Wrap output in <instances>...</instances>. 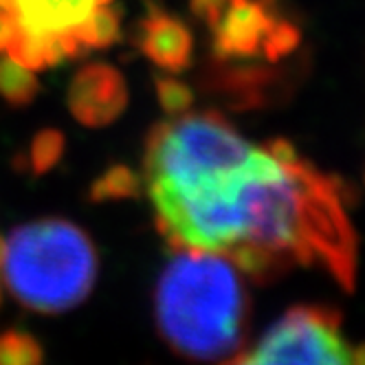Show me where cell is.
<instances>
[{
	"instance_id": "1",
	"label": "cell",
	"mask_w": 365,
	"mask_h": 365,
	"mask_svg": "<svg viewBox=\"0 0 365 365\" xmlns=\"http://www.w3.org/2000/svg\"><path fill=\"white\" fill-rule=\"evenodd\" d=\"M168 210L192 247L255 279L324 267L348 289L354 284L356 233L346 190L286 139L253 148L242 163L172 198Z\"/></svg>"
},
{
	"instance_id": "2",
	"label": "cell",
	"mask_w": 365,
	"mask_h": 365,
	"mask_svg": "<svg viewBox=\"0 0 365 365\" xmlns=\"http://www.w3.org/2000/svg\"><path fill=\"white\" fill-rule=\"evenodd\" d=\"M247 315L240 271L222 255L178 249L156 282V326L185 359L218 363L231 356L242 344Z\"/></svg>"
},
{
	"instance_id": "3",
	"label": "cell",
	"mask_w": 365,
	"mask_h": 365,
	"mask_svg": "<svg viewBox=\"0 0 365 365\" xmlns=\"http://www.w3.org/2000/svg\"><path fill=\"white\" fill-rule=\"evenodd\" d=\"M97 273L93 240L68 220L44 218L3 236L0 289L29 310L53 315L80 306L91 295Z\"/></svg>"
},
{
	"instance_id": "4",
	"label": "cell",
	"mask_w": 365,
	"mask_h": 365,
	"mask_svg": "<svg viewBox=\"0 0 365 365\" xmlns=\"http://www.w3.org/2000/svg\"><path fill=\"white\" fill-rule=\"evenodd\" d=\"M218 365H363L341 315L322 306H297Z\"/></svg>"
},
{
	"instance_id": "5",
	"label": "cell",
	"mask_w": 365,
	"mask_h": 365,
	"mask_svg": "<svg viewBox=\"0 0 365 365\" xmlns=\"http://www.w3.org/2000/svg\"><path fill=\"white\" fill-rule=\"evenodd\" d=\"M284 77L269 66H259L247 60H212L200 75L198 86L222 101L229 110H255L267 106L277 97Z\"/></svg>"
},
{
	"instance_id": "6",
	"label": "cell",
	"mask_w": 365,
	"mask_h": 365,
	"mask_svg": "<svg viewBox=\"0 0 365 365\" xmlns=\"http://www.w3.org/2000/svg\"><path fill=\"white\" fill-rule=\"evenodd\" d=\"M66 101L71 115L80 123L103 128L117 121L125 110L128 86L115 66L93 62L75 73Z\"/></svg>"
},
{
	"instance_id": "7",
	"label": "cell",
	"mask_w": 365,
	"mask_h": 365,
	"mask_svg": "<svg viewBox=\"0 0 365 365\" xmlns=\"http://www.w3.org/2000/svg\"><path fill=\"white\" fill-rule=\"evenodd\" d=\"M275 14L277 9H269L262 0H231L212 29V58L220 62L257 58Z\"/></svg>"
},
{
	"instance_id": "8",
	"label": "cell",
	"mask_w": 365,
	"mask_h": 365,
	"mask_svg": "<svg viewBox=\"0 0 365 365\" xmlns=\"http://www.w3.org/2000/svg\"><path fill=\"white\" fill-rule=\"evenodd\" d=\"M135 42L141 53L170 73H180L192 64L194 40L187 24L163 9H150L137 24Z\"/></svg>"
},
{
	"instance_id": "9",
	"label": "cell",
	"mask_w": 365,
	"mask_h": 365,
	"mask_svg": "<svg viewBox=\"0 0 365 365\" xmlns=\"http://www.w3.org/2000/svg\"><path fill=\"white\" fill-rule=\"evenodd\" d=\"M99 0H14L18 27L27 34H68L93 14Z\"/></svg>"
},
{
	"instance_id": "10",
	"label": "cell",
	"mask_w": 365,
	"mask_h": 365,
	"mask_svg": "<svg viewBox=\"0 0 365 365\" xmlns=\"http://www.w3.org/2000/svg\"><path fill=\"white\" fill-rule=\"evenodd\" d=\"M9 58L29 71H44L62 64L64 60H75L86 53V48L77 42L73 31L44 36V34H27L18 29L9 46L5 48Z\"/></svg>"
},
{
	"instance_id": "11",
	"label": "cell",
	"mask_w": 365,
	"mask_h": 365,
	"mask_svg": "<svg viewBox=\"0 0 365 365\" xmlns=\"http://www.w3.org/2000/svg\"><path fill=\"white\" fill-rule=\"evenodd\" d=\"M73 36L86 51L113 46L121 38V22L117 7L97 5L80 27L73 29Z\"/></svg>"
},
{
	"instance_id": "12",
	"label": "cell",
	"mask_w": 365,
	"mask_h": 365,
	"mask_svg": "<svg viewBox=\"0 0 365 365\" xmlns=\"http://www.w3.org/2000/svg\"><path fill=\"white\" fill-rule=\"evenodd\" d=\"M40 82L36 75L14 62L11 58H0V97H3L9 106L24 108L38 97Z\"/></svg>"
},
{
	"instance_id": "13",
	"label": "cell",
	"mask_w": 365,
	"mask_h": 365,
	"mask_svg": "<svg viewBox=\"0 0 365 365\" xmlns=\"http://www.w3.org/2000/svg\"><path fill=\"white\" fill-rule=\"evenodd\" d=\"M139 194H141V180H139L137 172L128 165L108 168L99 178L93 180V185L88 190V198L93 202L137 198Z\"/></svg>"
},
{
	"instance_id": "14",
	"label": "cell",
	"mask_w": 365,
	"mask_h": 365,
	"mask_svg": "<svg viewBox=\"0 0 365 365\" xmlns=\"http://www.w3.org/2000/svg\"><path fill=\"white\" fill-rule=\"evenodd\" d=\"M299 40H302V31L297 24L289 18H284L282 14H275L262 40V53L269 62H279L293 53L299 46Z\"/></svg>"
},
{
	"instance_id": "15",
	"label": "cell",
	"mask_w": 365,
	"mask_h": 365,
	"mask_svg": "<svg viewBox=\"0 0 365 365\" xmlns=\"http://www.w3.org/2000/svg\"><path fill=\"white\" fill-rule=\"evenodd\" d=\"M66 148V139L60 130L56 128H46L40 130L36 135V139L31 141V150H29V168L36 176H42L46 172L53 170Z\"/></svg>"
},
{
	"instance_id": "16",
	"label": "cell",
	"mask_w": 365,
	"mask_h": 365,
	"mask_svg": "<svg viewBox=\"0 0 365 365\" xmlns=\"http://www.w3.org/2000/svg\"><path fill=\"white\" fill-rule=\"evenodd\" d=\"M154 88H156L159 106L163 108L168 117H178V115L190 113L194 103V93L185 82L176 80V77H168V75H156Z\"/></svg>"
},
{
	"instance_id": "17",
	"label": "cell",
	"mask_w": 365,
	"mask_h": 365,
	"mask_svg": "<svg viewBox=\"0 0 365 365\" xmlns=\"http://www.w3.org/2000/svg\"><path fill=\"white\" fill-rule=\"evenodd\" d=\"M190 9L207 27L214 29V24L220 20L225 11V0H190Z\"/></svg>"
},
{
	"instance_id": "18",
	"label": "cell",
	"mask_w": 365,
	"mask_h": 365,
	"mask_svg": "<svg viewBox=\"0 0 365 365\" xmlns=\"http://www.w3.org/2000/svg\"><path fill=\"white\" fill-rule=\"evenodd\" d=\"M18 20L11 11L0 9V51H5L9 46V42L14 40V36L18 34Z\"/></svg>"
},
{
	"instance_id": "19",
	"label": "cell",
	"mask_w": 365,
	"mask_h": 365,
	"mask_svg": "<svg viewBox=\"0 0 365 365\" xmlns=\"http://www.w3.org/2000/svg\"><path fill=\"white\" fill-rule=\"evenodd\" d=\"M0 9L11 11L14 14V0H0Z\"/></svg>"
}]
</instances>
